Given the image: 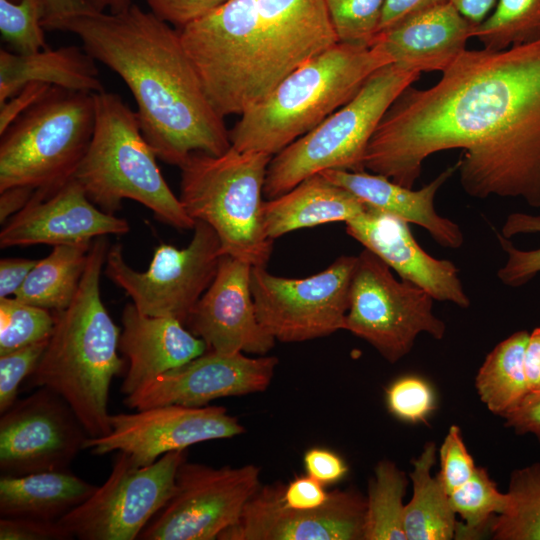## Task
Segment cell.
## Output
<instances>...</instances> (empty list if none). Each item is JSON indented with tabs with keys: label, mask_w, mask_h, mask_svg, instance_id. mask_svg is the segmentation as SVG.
<instances>
[{
	"label": "cell",
	"mask_w": 540,
	"mask_h": 540,
	"mask_svg": "<svg viewBox=\"0 0 540 540\" xmlns=\"http://www.w3.org/2000/svg\"><path fill=\"white\" fill-rule=\"evenodd\" d=\"M441 73L435 85H410L392 103L368 144L365 170L412 188L427 157L459 148L469 195L540 208V40L466 49Z\"/></svg>",
	"instance_id": "6da1fadb"
},
{
	"label": "cell",
	"mask_w": 540,
	"mask_h": 540,
	"mask_svg": "<svg viewBox=\"0 0 540 540\" xmlns=\"http://www.w3.org/2000/svg\"><path fill=\"white\" fill-rule=\"evenodd\" d=\"M75 34L84 50L130 89L141 131L157 158L180 167L197 151L231 147L224 118L209 101L178 29L131 4L119 12L88 10L43 24Z\"/></svg>",
	"instance_id": "7a4b0ae2"
},
{
	"label": "cell",
	"mask_w": 540,
	"mask_h": 540,
	"mask_svg": "<svg viewBox=\"0 0 540 540\" xmlns=\"http://www.w3.org/2000/svg\"><path fill=\"white\" fill-rule=\"evenodd\" d=\"M178 31L223 118L241 115L338 43L323 0H228Z\"/></svg>",
	"instance_id": "3957f363"
},
{
	"label": "cell",
	"mask_w": 540,
	"mask_h": 540,
	"mask_svg": "<svg viewBox=\"0 0 540 540\" xmlns=\"http://www.w3.org/2000/svg\"><path fill=\"white\" fill-rule=\"evenodd\" d=\"M108 249L105 236L93 240L78 291L66 309L53 312V332L30 376L31 386L60 395L92 438L111 431L110 385L125 363L118 355L120 329L100 295Z\"/></svg>",
	"instance_id": "277c9868"
},
{
	"label": "cell",
	"mask_w": 540,
	"mask_h": 540,
	"mask_svg": "<svg viewBox=\"0 0 540 540\" xmlns=\"http://www.w3.org/2000/svg\"><path fill=\"white\" fill-rule=\"evenodd\" d=\"M391 63L378 45H332L242 113L229 131L231 146L274 156L346 104L374 72Z\"/></svg>",
	"instance_id": "5b68a950"
},
{
	"label": "cell",
	"mask_w": 540,
	"mask_h": 540,
	"mask_svg": "<svg viewBox=\"0 0 540 540\" xmlns=\"http://www.w3.org/2000/svg\"><path fill=\"white\" fill-rule=\"evenodd\" d=\"M95 122L91 141L73 178L102 211L114 214L124 199L150 209L162 223L180 230L194 228L156 163L136 111L115 93H94Z\"/></svg>",
	"instance_id": "8992f818"
},
{
	"label": "cell",
	"mask_w": 540,
	"mask_h": 540,
	"mask_svg": "<svg viewBox=\"0 0 540 540\" xmlns=\"http://www.w3.org/2000/svg\"><path fill=\"white\" fill-rule=\"evenodd\" d=\"M272 157L231 146L220 155L193 152L179 167V199L187 214L213 228L224 254L258 267H266L273 247L262 217Z\"/></svg>",
	"instance_id": "52a82bcc"
},
{
	"label": "cell",
	"mask_w": 540,
	"mask_h": 540,
	"mask_svg": "<svg viewBox=\"0 0 540 540\" xmlns=\"http://www.w3.org/2000/svg\"><path fill=\"white\" fill-rule=\"evenodd\" d=\"M420 74L395 63L374 72L352 99L271 158L263 195L278 197L328 170L364 171L368 144L384 114Z\"/></svg>",
	"instance_id": "ba28073f"
},
{
	"label": "cell",
	"mask_w": 540,
	"mask_h": 540,
	"mask_svg": "<svg viewBox=\"0 0 540 540\" xmlns=\"http://www.w3.org/2000/svg\"><path fill=\"white\" fill-rule=\"evenodd\" d=\"M94 122V93L52 87L1 135L0 191L61 187L84 157Z\"/></svg>",
	"instance_id": "9c48e42d"
},
{
	"label": "cell",
	"mask_w": 540,
	"mask_h": 540,
	"mask_svg": "<svg viewBox=\"0 0 540 540\" xmlns=\"http://www.w3.org/2000/svg\"><path fill=\"white\" fill-rule=\"evenodd\" d=\"M433 304L429 293L397 280L385 262L364 249L357 255L344 330L395 363L410 352L420 333L444 336L446 326L433 313Z\"/></svg>",
	"instance_id": "30bf717a"
},
{
	"label": "cell",
	"mask_w": 540,
	"mask_h": 540,
	"mask_svg": "<svg viewBox=\"0 0 540 540\" xmlns=\"http://www.w3.org/2000/svg\"><path fill=\"white\" fill-rule=\"evenodd\" d=\"M223 255L213 228L195 221L192 239L185 248L159 245L143 272L126 263L121 244L112 245L106 255L105 275L126 292L141 313L186 324L212 283Z\"/></svg>",
	"instance_id": "8fae6325"
},
{
	"label": "cell",
	"mask_w": 540,
	"mask_h": 540,
	"mask_svg": "<svg viewBox=\"0 0 540 540\" xmlns=\"http://www.w3.org/2000/svg\"><path fill=\"white\" fill-rule=\"evenodd\" d=\"M186 449L137 466L117 452L107 480L59 523L81 540H134L170 499Z\"/></svg>",
	"instance_id": "7c38bea8"
},
{
	"label": "cell",
	"mask_w": 540,
	"mask_h": 540,
	"mask_svg": "<svg viewBox=\"0 0 540 540\" xmlns=\"http://www.w3.org/2000/svg\"><path fill=\"white\" fill-rule=\"evenodd\" d=\"M357 256L342 255L305 278L252 266L251 291L260 324L276 341L304 342L344 329Z\"/></svg>",
	"instance_id": "4fadbf2b"
},
{
	"label": "cell",
	"mask_w": 540,
	"mask_h": 540,
	"mask_svg": "<svg viewBox=\"0 0 540 540\" xmlns=\"http://www.w3.org/2000/svg\"><path fill=\"white\" fill-rule=\"evenodd\" d=\"M260 469L191 463L179 466L174 491L139 534L141 540H215L240 518L260 487Z\"/></svg>",
	"instance_id": "5bb4252c"
},
{
	"label": "cell",
	"mask_w": 540,
	"mask_h": 540,
	"mask_svg": "<svg viewBox=\"0 0 540 540\" xmlns=\"http://www.w3.org/2000/svg\"><path fill=\"white\" fill-rule=\"evenodd\" d=\"M88 438L69 404L49 388L38 387L1 414V475L68 470Z\"/></svg>",
	"instance_id": "9a60e30c"
},
{
	"label": "cell",
	"mask_w": 540,
	"mask_h": 540,
	"mask_svg": "<svg viewBox=\"0 0 540 540\" xmlns=\"http://www.w3.org/2000/svg\"><path fill=\"white\" fill-rule=\"evenodd\" d=\"M111 431L89 437L84 449L102 456L127 454L137 466L153 464L164 454L185 450L200 442L243 434L239 420L222 406L162 405L135 413L110 414Z\"/></svg>",
	"instance_id": "2e32d148"
},
{
	"label": "cell",
	"mask_w": 540,
	"mask_h": 540,
	"mask_svg": "<svg viewBox=\"0 0 540 540\" xmlns=\"http://www.w3.org/2000/svg\"><path fill=\"white\" fill-rule=\"evenodd\" d=\"M284 485L260 486L239 520L219 540H364L366 499L355 490H334L320 507L293 509Z\"/></svg>",
	"instance_id": "e0dca14e"
},
{
	"label": "cell",
	"mask_w": 540,
	"mask_h": 540,
	"mask_svg": "<svg viewBox=\"0 0 540 540\" xmlns=\"http://www.w3.org/2000/svg\"><path fill=\"white\" fill-rule=\"evenodd\" d=\"M278 358L207 350L186 364L165 372L125 396L136 410L162 405L203 407L223 397L265 391L271 384Z\"/></svg>",
	"instance_id": "ac0fdd59"
},
{
	"label": "cell",
	"mask_w": 540,
	"mask_h": 540,
	"mask_svg": "<svg viewBox=\"0 0 540 540\" xmlns=\"http://www.w3.org/2000/svg\"><path fill=\"white\" fill-rule=\"evenodd\" d=\"M252 265L224 254L186 324L220 353L266 355L276 340L260 324L251 291Z\"/></svg>",
	"instance_id": "d6986e66"
},
{
	"label": "cell",
	"mask_w": 540,
	"mask_h": 540,
	"mask_svg": "<svg viewBox=\"0 0 540 540\" xmlns=\"http://www.w3.org/2000/svg\"><path fill=\"white\" fill-rule=\"evenodd\" d=\"M128 231L125 219L98 208L71 178L49 195L35 190L28 204L4 223L0 246L75 244Z\"/></svg>",
	"instance_id": "ffe728a7"
},
{
	"label": "cell",
	"mask_w": 540,
	"mask_h": 540,
	"mask_svg": "<svg viewBox=\"0 0 540 540\" xmlns=\"http://www.w3.org/2000/svg\"><path fill=\"white\" fill-rule=\"evenodd\" d=\"M345 223L348 235L395 270L402 280L422 288L434 300L469 307L459 269L451 261L425 252L413 237L409 223L369 207Z\"/></svg>",
	"instance_id": "44dd1931"
},
{
	"label": "cell",
	"mask_w": 540,
	"mask_h": 540,
	"mask_svg": "<svg viewBox=\"0 0 540 540\" xmlns=\"http://www.w3.org/2000/svg\"><path fill=\"white\" fill-rule=\"evenodd\" d=\"M473 24L448 0L416 12L386 31L372 45L393 63L416 72H443L465 50Z\"/></svg>",
	"instance_id": "7402d4cb"
},
{
	"label": "cell",
	"mask_w": 540,
	"mask_h": 540,
	"mask_svg": "<svg viewBox=\"0 0 540 540\" xmlns=\"http://www.w3.org/2000/svg\"><path fill=\"white\" fill-rule=\"evenodd\" d=\"M121 322L119 351L129 363L121 385L125 396L209 350L179 320L143 314L133 303L124 307Z\"/></svg>",
	"instance_id": "603a6c76"
},
{
	"label": "cell",
	"mask_w": 540,
	"mask_h": 540,
	"mask_svg": "<svg viewBox=\"0 0 540 540\" xmlns=\"http://www.w3.org/2000/svg\"><path fill=\"white\" fill-rule=\"evenodd\" d=\"M456 171L458 163L445 169L419 190L407 188L388 177L366 170H328L319 174L352 193L366 207L417 224L427 230L442 247L456 249L464 242L460 227L439 215L434 207L436 193Z\"/></svg>",
	"instance_id": "cb8c5ba5"
},
{
	"label": "cell",
	"mask_w": 540,
	"mask_h": 540,
	"mask_svg": "<svg viewBox=\"0 0 540 540\" xmlns=\"http://www.w3.org/2000/svg\"><path fill=\"white\" fill-rule=\"evenodd\" d=\"M366 209L352 193L322 174L310 176L262 205L264 230L271 240L317 225L347 222Z\"/></svg>",
	"instance_id": "d4e9b609"
},
{
	"label": "cell",
	"mask_w": 540,
	"mask_h": 540,
	"mask_svg": "<svg viewBox=\"0 0 540 540\" xmlns=\"http://www.w3.org/2000/svg\"><path fill=\"white\" fill-rule=\"evenodd\" d=\"M32 82L88 93L104 90L95 59L84 48H46L32 54L1 49L0 105Z\"/></svg>",
	"instance_id": "484cf974"
},
{
	"label": "cell",
	"mask_w": 540,
	"mask_h": 540,
	"mask_svg": "<svg viewBox=\"0 0 540 540\" xmlns=\"http://www.w3.org/2000/svg\"><path fill=\"white\" fill-rule=\"evenodd\" d=\"M97 487L69 470L1 475L0 515L58 521L86 501Z\"/></svg>",
	"instance_id": "4316f807"
},
{
	"label": "cell",
	"mask_w": 540,
	"mask_h": 540,
	"mask_svg": "<svg viewBox=\"0 0 540 540\" xmlns=\"http://www.w3.org/2000/svg\"><path fill=\"white\" fill-rule=\"evenodd\" d=\"M436 462V446L428 442L409 474L413 483L411 500L404 508V530L407 540H450L455 538L459 522L451 507L449 495L437 475L431 476Z\"/></svg>",
	"instance_id": "83f0119b"
},
{
	"label": "cell",
	"mask_w": 540,
	"mask_h": 540,
	"mask_svg": "<svg viewBox=\"0 0 540 540\" xmlns=\"http://www.w3.org/2000/svg\"><path fill=\"white\" fill-rule=\"evenodd\" d=\"M92 242L53 246L14 297L52 312L66 309L78 291Z\"/></svg>",
	"instance_id": "f1b7e54d"
},
{
	"label": "cell",
	"mask_w": 540,
	"mask_h": 540,
	"mask_svg": "<svg viewBox=\"0 0 540 540\" xmlns=\"http://www.w3.org/2000/svg\"><path fill=\"white\" fill-rule=\"evenodd\" d=\"M529 335L522 330L501 341L478 371V395L494 414L504 417L529 393L524 363Z\"/></svg>",
	"instance_id": "f546056e"
},
{
	"label": "cell",
	"mask_w": 540,
	"mask_h": 540,
	"mask_svg": "<svg viewBox=\"0 0 540 540\" xmlns=\"http://www.w3.org/2000/svg\"><path fill=\"white\" fill-rule=\"evenodd\" d=\"M408 480L389 460L375 467L366 498L364 540H407L403 498Z\"/></svg>",
	"instance_id": "4dcf8cb0"
},
{
	"label": "cell",
	"mask_w": 540,
	"mask_h": 540,
	"mask_svg": "<svg viewBox=\"0 0 540 540\" xmlns=\"http://www.w3.org/2000/svg\"><path fill=\"white\" fill-rule=\"evenodd\" d=\"M505 510L492 519L495 540H540V463L510 475Z\"/></svg>",
	"instance_id": "1f68e13d"
},
{
	"label": "cell",
	"mask_w": 540,
	"mask_h": 540,
	"mask_svg": "<svg viewBox=\"0 0 540 540\" xmlns=\"http://www.w3.org/2000/svg\"><path fill=\"white\" fill-rule=\"evenodd\" d=\"M495 5L472 28L483 48L498 51L540 40V0H497Z\"/></svg>",
	"instance_id": "d6a6232c"
},
{
	"label": "cell",
	"mask_w": 540,
	"mask_h": 540,
	"mask_svg": "<svg viewBox=\"0 0 540 540\" xmlns=\"http://www.w3.org/2000/svg\"><path fill=\"white\" fill-rule=\"evenodd\" d=\"M501 232L498 239L507 261L498 277L507 286L520 287L540 273V216L512 213Z\"/></svg>",
	"instance_id": "836d02e7"
},
{
	"label": "cell",
	"mask_w": 540,
	"mask_h": 540,
	"mask_svg": "<svg viewBox=\"0 0 540 540\" xmlns=\"http://www.w3.org/2000/svg\"><path fill=\"white\" fill-rule=\"evenodd\" d=\"M452 509L464 521L459 522L456 539H473L490 526L495 514L507 506V494L501 493L487 470L476 467L472 477L449 495Z\"/></svg>",
	"instance_id": "e575fe53"
},
{
	"label": "cell",
	"mask_w": 540,
	"mask_h": 540,
	"mask_svg": "<svg viewBox=\"0 0 540 540\" xmlns=\"http://www.w3.org/2000/svg\"><path fill=\"white\" fill-rule=\"evenodd\" d=\"M54 325L52 311L15 297L0 298V355L48 341Z\"/></svg>",
	"instance_id": "d590c367"
},
{
	"label": "cell",
	"mask_w": 540,
	"mask_h": 540,
	"mask_svg": "<svg viewBox=\"0 0 540 540\" xmlns=\"http://www.w3.org/2000/svg\"><path fill=\"white\" fill-rule=\"evenodd\" d=\"M44 16L40 0H0L2 40L18 54H32L48 48L42 26Z\"/></svg>",
	"instance_id": "8d00e7d4"
},
{
	"label": "cell",
	"mask_w": 540,
	"mask_h": 540,
	"mask_svg": "<svg viewBox=\"0 0 540 540\" xmlns=\"http://www.w3.org/2000/svg\"><path fill=\"white\" fill-rule=\"evenodd\" d=\"M338 42L372 46L385 0H323Z\"/></svg>",
	"instance_id": "74e56055"
},
{
	"label": "cell",
	"mask_w": 540,
	"mask_h": 540,
	"mask_svg": "<svg viewBox=\"0 0 540 540\" xmlns=\"http://www.w3.org/2000/svg\"><path fill=\"white\" fill-rule=\"evenodd\" d=\"M386 403L398 419L410 423L423 422L435 409V394L425 379L406 375L388 387Z\"/></svg>",
	"instance_id": "f35d334b"
},
{
	"label": "cell",
	"mask_w": 540,
	"mask_h": 540,
	"mask_svg": "<svg viewBox=\"0 0 540 540\" xmlns=\"http://www.w3.org/2000/svg\"><path fill=\"white\" fill-rule=\"evenodd\" d=\"M48 341L0 355V414L16 401L21 383L36 369Z\"/></svg>",
	"instance_id": "ab89813d"
},
{
	"label": "cell",
	"mask_w": 540,
	"mask_h": 540,
	"mask_svg": "<svg viewBox=\"0 0 540 540\" xmlns=\"http://www.w3.org/2000/svg\"><path fill=\"white\" fill-rule=\"evenodd\" d=\"M440 472L437 474L448 495L466 483L476 467L463 441L461 430L453 425L440 447Z\"/></svg>",
	"instance_id": "60d3db41"
},
{
	"label": "cell",
	"mask_w": 540,
	"mask_h": 540,
	"mask_svg": "<svg viewBox=\"0 0 540 540\" xmlns=\"http://www.w3.org/2000/svg\"><path fill=\"white\" fill-rule=\"evenodd\" d=\"M161 20L181 29L206 16L228 0H144Z\"/></svg>",
	"instance_id": "b9f144b4"
},
{
	"label": "cell",
	"mask_w": 540,
	"mask_h": 540,
	"mask_svg": "<svg viewBox=\"0 0 540 540\" xmlns=\"http://www.w3.org/2000/svg\"><path fill=\"white\" fill-rule=\"evenodd\" d=\"M74 536L59 521L2 517L1 540H67Z\"/></svg>",
	"instance_id": "7bdbcfd3"
},
{
	"label": "cell",
	"mask_w": 540,
	"mask_h": 540,
	"mask_svg": "<svg viewBox=\"0 0 540 540\" xmlns=\"http://www.w3.org/2000/svg\"><path fill=\"white\" fill-rule=\"evenodd\" d=\"M303 462L307 475L324 485L340 481L348 472L345 461L325 448L314 447L307 450Z\"/></svg>",
	"instance_id": "ee69618b"
},
{
	"label": "cell",
	"mask_w": 540,
	"mask_h": 540,
	"mask_svg": "<svg viewBox=\"0 0 540 540\" xmlns=\"http://www.w3.org/2000/svg\"><path fill=\"white\" fill-rule=\"evenodd\" d=\"M324 484L309 475L298 476L284 485L283 501L293 509H314L329 498Z\"/></svg>",
	"instance_id": "f6af8a7d"
},
{
	"label": "cell",
	"mask_w": 540,
	"mask_h": 540,
	"mask_svg": "<svg viewBox=\"0 0 540 540\" xmlns=\"http://www.w3.org/2000/svg\"><path fill=\"white\" fill-rule=\"evenodd\" d=\"M45 83L32 82L0 105V135L23 113L39 102L52 88Z\"/></svg>",
	"instance_id": "bcb514c9"
},
{
	"label": "cell",
	"mask_w": 540,
	"mask_h": 540,
	"mask_svg": "<svg viewBox=\"0 0 540 540\" xmlns=\"http://www.w3.org/2000/svg\"><path fill=\"white\" fill-rule=\"evenodd\" d=\"M503 418L517 434H532L540 442V391H529L521 403Z\"/></svg>",
	"instance_id": "7dc6e473"
},
{
	"label": "cell",
	"mask_w": 540,
	"mask_h": 540,
	"mask_svg": "<svg viewBox=\"0 0 540 540\" xmlns=\"http://www.w3.org/2000/svg\"><path fill=\"white\" fill-rule=\"evenodd\" d=\"M38 260L3 258L0 260V298L14 297Z\"/></svg>",
	"instance_id": "c3c4849f"
},
{
	"label": "cell",
	"mask_w": 540,
	"mask_h": 540,
	"mask_svg": "<svg viewBox=\"0 0 540 540\" xmlns=\"http://www.w3.org/2000/svg\"><path fill=\"white\" fill-rule=\"evenodd\" d=\"M445 1L448 0H385L378 34L416 12Z\"/></svg>",
	"instance_id": "681fc988"
},
{
	"label": "cell",
	"mask_w": 540,
	"mask_h": 540,
	"mask_svg": "<svg viewBox=\"0 0 540 540\" xmlns=\"http://www.w3.org/2000/svg\"><path fill=\"white\" fill-rule=\"evenodd\" d=\"M35 190L25 186H14L0 191V222L6 223L30 201Z\"/></svg>",
	"instance_id": "f907efd6"
},
{
	"label": "cell",
	"mask_w": 540,
	"mask_h": 540,
	"mask_svg": "<svg viewBox=\"0 0 540 540\" xmlns=\"http://www.w3.org/2000/svg\"><path fill=\"white\" fill-rule=\"evenodd\" d=\"M524 363L529 391H540V327L529 335Z\"/></svg>",
	"instance_id": "816d5d0a"
},
{
	"label": "cell",
	"mask_w": 540,
	"mask_h": 540,
	"mask_svg": "<svg viewBox=\"0 0 540 540\" xmlns=\"http://www.w3.org/2000/svg\"><path fill=\"white\" fill-rule=\"evenodd\" d=\"M19 1V0H13ZM44 6L45 16L42 26L45 23L55 21L74 14L92 9L85 0H40Z\"/></svg>",
	"instance_id": "f5cc1de1"
},
{
	"label": "cell",
	"mask_w": 540,
	"mask_h": 540,
	"mask_svg": "<svg viewBox=\"0 0 540 540\" xmlns=\"http://www.w3.org/2000/svg\"><path fill=\"white\" fill-rule=\"evenodd\" d=\"M473 25L482 22L497 0H449Z\"/></svg>",
	"instance_id": "db71d44e"
},
{
	"label": "cell",
	"mask_w": 540,
	"mask_h": 540,
	"mask_svg": "<svg viewBox=\"0 0 540 540\" xmlns=\"http://www.w3.org/2000/svg\"><path fill=\"white\" fill-rule=\"evenodd\" d=\"M87 4L97 11L119 12L128 8L132 0H85Z\"/></svg>",
	"instance_id": "11a10c76"
}]
</instances>
